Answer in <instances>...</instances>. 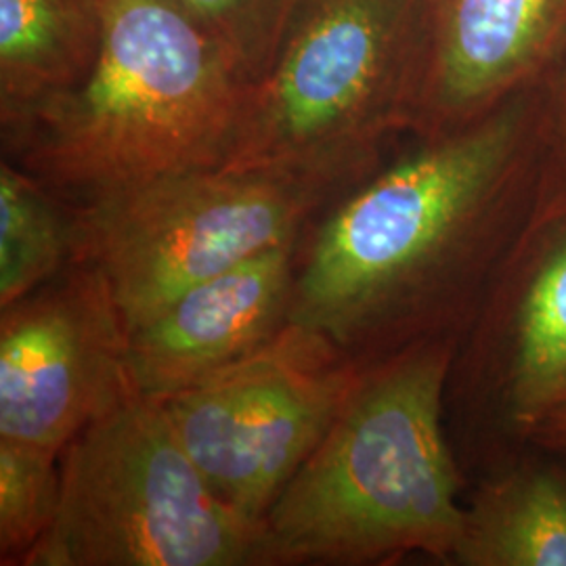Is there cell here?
I'll return each mask as SVG.
<instances>
[{
	"label": "cell",
	"instance_id": "obj_13",
	"mask_svg": "<svg viewBox=\"0 0 566 566\" xmlns=\"http://www.w3.org/2000/svg\"><path fill=\"white\" fill-rule=\"evenodd\" d=\"M74 261L72 208L15 164L0 163V308Z\"/></svg>",
	"mask_w": 566,
	"mask_h": 566
},
{
	"label": "cell",
	"instance_id": "obj_4",
	"mask_svg": "<svg viewBox=\"0 0 566 566\" xmlns=\"http://www.w3.org/2000/svg\"><path fill=\"white\" fill-rule=\"evenodd\" d=\"M426 0H303L250 84L223 166L319 185L334 198L420 105Z\"/></svg>",
	"mask_w": 566,
	"mask_h": 566
},
{
	"label": "cell",
	"instance_id": "obj_17",
	"mask_svg": "<svg viewBox=\"0 0 566 566\" xmlns=\"http://www.w3.org/2000/svg\"><path fill=\"white\" fill-rule=\"evenodd\" d=\"M533 426H542L549 434L566 439V392L547 407L546 413Z\"/></svg>",
	"mask_w": 566,
	"mask_h": 566
},
{
	"label": "cell",
	"instance_id": "obj_2",
	"mask_svg": "<svg viewBox=\"0 0 566 566\" xmlns=\"http://www.w3.org/2000/svg\"><path fill=\"white\" fill-rule=\"evenodd\" d=\"M88 76L2 133V158L70 206L223 166L250 88L177 0H97Z\"/></svg>",
	"mask_w": 566,
	"mask_h": 566
},
{
	"label": "cell",
	"instance_id": "obj_5",
	"mask_svg": "<svg viewBox=\"0 0 566 566\" xmlns=\"http://www.w3.org/2000/svg\"><path fill=\"white\" fill-rule=\"evenodd\" d=\"M23 566H269L264 523L224 504L160 399L130 392L61 453V497Z\"/></svg>",
	"mask_w": 566,
	"mask_h": 566
},
{
	"label": "cell",
	"instance_id": "obj_3",
	"mask_svg": "<svg viewBox=\"0 0 566 566\" xmlns=\"http://www.w3.org/2000/svg\"><path fill=\"white\" fill-rule=\"evenodd\" d=\"M453 348L407 346L365 365L322 443L264 516L269 566L453 558L464 528L443 432Z\"/></svg>",
	"mask_w": 566,
	"mask_h": 566
},
{
	"label": "cell",
	"instance_id": "obj_11",
	"mask_svg": "<svg viewBox=\"0 0 566 566\" xmlns=\"http://www.w3.org/2000/svg\"><path fill=\"white\" fill-rule=\"evenodd\" d=\"M102 49L97 0H0V126L81 84Z\"/></svg>",
	"mask_w": 566,
	"mask_h": 566
},
{
	"label": "cell",
	"instance_id": "obj_16",
	"mask_svg": "<svg viewBox=\"0 0 566 566\" xmlns=\"http://www.w3.org/2000/svg\"><path fill=\"white\" fill-rule=\"evenodd\" d=\"M254 84L271 67L303 0H177Z\"/></svg>",
	"mask_w": 566,
	"mask_h": 566
},
{
	"label": "cell",
	"instance_id": "obj_8",
	"mask_svg": "<svg viewBox=\"0 0 566 566\" xmlns=\"http://www.w3.org/2000/svg\"><path fill=\"white\" fill-rule=\"evenodd\" d=\"M130 392L128 327L93 264L0 308V441L61 455Z\"/></svg>",
	"mask_w": 566,
	"mask_h": 566
},
{
	"label": "cell",
	"instance_id": "obj_7",
	"mask_svg": "<svg viewBox=\"0 0 566 566\" xmlns=\"http://www.w3.org/2000/svg\"><path fill=\"white\" fill-rule=\"evenodd\" d=\"M364 369L322 334L290 322L248 357L160 401L210 489L263 523Z\"/></svg>",
	"mask_w": 566,
	"mask_h": 566
},
{
	"label": "cell",
	"instance_id": "obj_10",
	"mask_svg": "<svg viewBox=\"0 0 566 566\" xmlns=\"http://www.w3.org/2000/svg\"><path fill=\"white\" fill-rule=\"evenodd\" d=\"M566 0H426L418 109L437 124L465 120L546 57Z\"/></svg>",
	"mask_w": 566,
	"mask_h": 566
},
{
	"label": "cell",
	"instance_id": "obj_6",
	"mask_svg": "<svg viewBox=\"0 0 566 566\" xmlns=\"http://www.w3.org/2000/svg\"><path fill=\"white\" fill-rule=\"evenodd\" d=\"M334 196L252 168H202L70 206L74 261L93 264L128 334L189 287L282 245H298Z\"/></svg>",
	"mask_w": 566,
	"mask_h": 566
},
{
	"label": "cell",
	"instance_id": "obj_9",
	"mask_svg": "<svg viewBox=\"0 0 566 566\" xmlns=\"http://www.w3.org/2000/svg\"><path fill=\"white\" fill-rule=\"evenodd\" d=\"M298 245L252 256L198 283L128 334L137 392L166 399L235 364L290 324Z\"/></svg>",
	"mask_w": 566,
	"mask_h": 566
},
{
	"label": "cell",
	"instance_id": "obj_18",
	"mask_svg": "<svg viewBox=\"0 0 566 566\" xmlns=\"http://www.w3.org/2000/svg\"><path fill=\"white\" fill-rule=\"evenodd\" d=\"M565 441H566V439H565Z\"/></svg>",
	"mask_w": 566,
	"mask_h": 566
},
{
	"label": "cell",
	"instance_id": "obj_1",
	"mask_svg": "<svg viewBox=\"0 0 566 566\" xmlns=\"http://www.w3.org/2000/svg\"><path fill=\"white\" fill-rule=\"evenodd\" d=\"M516 139L506 109L329 203L298 243L290 322L361 365L424 343L453 311Z\"/></svg>",
	"mask_w": 566,
	"mask_h": 566
},
{
	"label": "cell",
	"instance_id": "obj_15",
	"mask_svg": "<svg viewBox=\"0 0 566 566\" xmlns=\"http://www.w3.org/2000/svg\"><path fill=\"white\" fill-rule=\"evenodd\" d=\"M60 497L61 455L0 441V565H25Z\"/></svg>",
	"mask_w": 566,
	"mask_h": 566
},
{
	"label": "cell",
	"instance_id": "obj_12",
	"mask_svg": "<svg viewBox=\"0 0 566 566\" xmlns=\"http://www.w3.org/2000/svg\"><path fill=\"white\" fill-rule=\"evenodd\" d=\"M455 563L566 566V483L525 472L485 489L465 510Z\"/></svg>",
	"mask_w": 566,
	"mask_h": 566
},
{
	"label": "cell",
	"instance_id": "obj_14",
	"mask_svg": "<svg viewBox=\"0 0 566 566\" xmlns=\"http://www.w3.org/2000/svg\"><path fill=\"white\" fill-rule=\"evenodd\" d=\"M566 392V245L531 283L526 294L514 364V413L535 424Z\"/></svg>",
	"mask_w": 566,
	"mask_h": 566
}]
</instances>
